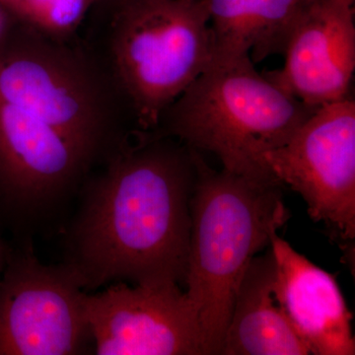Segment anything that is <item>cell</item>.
I'll use <instances>...</instances> for the list:
<instances>
[{"label": "cell", "mask_w": 355, "mask_h": 355, "mask_svg": "<svg viewBox=\"0 0 355 355\" xmlns=\"http://www.w3.org/2000/svg\"><path fill=\"white\" fill-rule=\"evenodd\" d=\"M7 254H8V249L4 245L3 241L0 239V277H1L2 270H3L4 266H6Z\"/></svg>", "instance_id": "15"}, {"label": "cell", "mask_w": 355, "mask_h": 355, "mask_svg": "<svg viewBox=\"0 0 355 355\" xmlns=\"http://www.w3.org/2000/svg\"><path fill=\"white\" fill-rule=\"evenodd\" d=\"M94 354L209 355L197 310L179 284L118 282L88 294Z\"/></svg>", "instance_id": "9"}, {"label": "cell", "mask_w": 355, "mask_h": 355, "mask_svg": "<svg viewBox=\"0 0 355 355\" xmlns=\"http://www.w3.org/2000/svg\"><path fill=\"white\" fill-rule=\"evenodd\" d=\"M2 1L6 2V4H9V2H10L11 0H2Z\"/></svg>", "instance_id": "18"}, {"label": "cell", "mask_w": 355, "mask_h": 355, "mask_svg": "<svg viewBox=\"0 0 355 355\" xmlns=\"http://www.w3.org/2000/svg\"><path fill=\"white\" fill-rule=\"evenodd\" d=\"M316 110L287 94L245 58L211 62L168 107L153 132L214 154L222 169L277 182L263 156L286 144Z\"/></svg>", "instance_id": "4"}, {"label": "cell", "mask_w": 355, "mask_h": 355, "mask_svg": "<svg viewBox=\"0 0 355 355\" xmlns=\"http://www.w3.org/2000/svg\"><path fill=\"white\" fill-rule=\"evenodd\" d=\"M273 294L310 354L354 355L352 314L336 275L299 254L273 232Z\"/></svg>", "instance_id": "11"}, {"label": "cell", "mask_w": 355, "mask_h": 355, "mask_svg": "<svg viewBox=\"0 0 355 355\" xmlns=\"http://www.w3.org/2000/svg\"><path fill=\"white\" fill-rule=\"evenodd\" d=\"M275 263L272 252L254 257L236 293L224 336L223 355H308L273 294Z\"/></svg>", "instance_id": "12"}, {"label": "cell", "mask_w": 355, "mask_h": 355, "mask_svg": "<svg viewBox=\"0 0 355 355\" xmlns=\"http://www.w3.org/2000/svg\"><path fill=\"white\" fill-rule=\"evenodd\" d=\"M114 2V6L116 7L123 6V4L128 3V2L133 1V0H112Z\"/></svg>", "instance_id": "16"}, {"label": "cell", "mask_w": 355, "mask_h": 355, "mask_svg": "<svg viewBox=\"0 0 355 355\" xmlns=\"http://www.w3.org/2000/svg\"><path fill=\"white\" fill-rule=\"evenodd\" d=\"M103 165L79 191L64 265L85 291L121 280L184 284L195 149L137 130Z\"/></svg>", "instance_id": "1"}, {"label": "cell", "mask_w": 355, "mask_h": 355, "mask_svg": "<svg viewBox=\"0 0 355 355\" xmlns=\"http://www.w3.org/2000/svg\"><path fill=\"white\" fill-rule=\"evenodd\" d=\"M62 40L28 24L2 31L0 99L55 128L96 167L132 137V116L108 67Z\"/></svg>", "instance_id": "3"}, {"label": "cell", "mask_w": 355, "mask_h": 355, "mask_svg": "<svg viewBox=\"0 0 355 355\" xmlns=\"http://www.w3.org/2000/svg\"><path fill=\"white\" fill-rule=\"evenodd\" d=\"M95 165L48 123L0 99V216L50 217L80 191Z\"/></svg>", "instance_id": "8"}, {"label": "cell", "mask_w": 355, "mask_h": 355, "mask_svg": "<svg viewBox=\"0 0 355 355\" xmlns=\"http://www.w3.org/2000/svg\"><path fill=\"white\" fill-rule=\"evenodd\" d=\"M87 296L64 263L8 251L0 277V355L94 354Z\"/></svg>", "instance_id": "7"}, {"label": "cell", "mask_w": 355, "mask_h": 355, "mask_svg": "<svg viewBox=\"0 0 355 355\" xmlns=\"http://www.w3.org/2000/svg\"><path fill=\"white\" fill-rule=\"evenodd\" d=\"M354 2H309L287 42L284 65L263 76L311 108L350 97L355 70Z\"/></svg>", "instance_id": "10"}, {"label": "cell", "mask_w": 355, "mask_h": 355, "mask_svg": "<svg viewBox=\"0 0 355 355\" xmlns=\"http://www.w3.org/2000/svg\"><path fill=\"white\" fill-rule=\"evenodd\" d=\"M212 57L205 0H133L116 7L107 67L137 130H155Z\"/></svg>", "instance_id": "5"}, {"label": "cell", "mask_w": 355, "mask_h": 355, "mask_svg": "<svg viewBox=\"0 0 355 355\" xmlns=\"http://www.w3.org/2000/svg\"><path fill=\"white\" fill-rule=\"evenodd\" d=\"M98 0H11L8 6L26 24L58 39H65L81 24Z\"/></svg>", "instance_id": "14"}, {"label": "cell", "mask_w": 355, "mask_h": 355, "mask_svg": "<svg viewBox=\"0 0 355 355\" xmlns=\"http://www.w3.org/2000/svg\"><path fill=\"white\" fill-rule=\"evenodd\" d=\"M3 31V28H2L1 18H0V34Z\"/></svg>", "instance_id": "17"}, {"label": "cell", "mask_w": 355, "mask_h": 355, "mask_svg": "<svg viewBox=\"0 0 355 355\" xmlns=\"http://www.w3.org/2000/svg\"><path fill=\"white\" fill-rule=\"evenodd\" d=\"M186 293L207 354H220L238 287L250 263L287 221L282 184L212 169L196 150Z\"/></svg>", "instance_id": "2"}, {"label": "cell", "mask_w": 355, "mask_h": 355, "mask_svg": "<svg viewBox=\"0 0 355 355\" xmlns=\"http://www.w3.org/2000/svg\"><path fill=\"white\" fill-rule=\"evenodd\" d=\"M270 176L307 203L312 220L352 254L355 239V101L320 107L291 139L268 151Z\"/></svg>", "instance_id": "6"}, {"label": "cell", "mask_w": 355, "mask_h": 355, "mask_svg": "<svg viewBox=\"0 0 355 355\" xmlns=\"http://www.w3.org/2000/svg\"><path fill=\"white\" fill-rule=\"evenodd\" d=\"M312 0H205L212 62L284 55L299 16Z\"/></svg>", "instance_id": "13"}]
</instances>
